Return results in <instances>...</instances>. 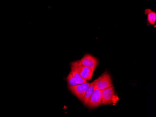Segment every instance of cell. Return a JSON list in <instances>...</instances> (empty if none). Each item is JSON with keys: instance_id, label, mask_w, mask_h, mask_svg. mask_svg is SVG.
<instances>
[{"instance_id": "277c9868", "label": "cell", "mask_w": 156, "mask_h": 117, "mask_svg": "<svg viewBox=\"0 0 156 117\" xmlns=\"http://www.w3.org/2000/svg\"><path fill=\"white\" fill-rule=\"evenodd\" d=\"M102 105L101 90L94 87L87 106L89 109L96 108Z\"/></svg>"}, {"instance_id": "3957f363", "label": "cell", "mask_w": 156, "mask_h": 117, "mask_svg": "<svg viewBox=\"0 0 156 117\" xmlns=\"http://www.w3.org/2000/svg\"><path fill=\"white\" fill-rule=\"evenodd\" d=\"M90 84V83L86 82L85 83L78 84L74 86H68V88L70 91L82 102L85 93Z\"/></svg>"}, {"instance_id": "5b68a950", "label": "cell", "mask_w": 156, "mask_h": 117, "mask_svg": "<svg viewBox=\"0 0 156 117\" xmlns=\"http://www.w3.org/2000/svg\"><path fill=\"white\" fill-rule=\"evenodd\" d=\"M102 104L107 105L113 104L115 98L114 87L113 86L101 90Z\"/></svg>"}, {"instance_id": "ba28073f", "label": "cell", "mask_w": 156, "mask_h": 117, "mask_svg": "<svg viewBox=\"0 0 156 117\" xmlns=\"http://www.w3.org/2000/svg\"><path fill=\"white\" fill-rule=\"evenodd\" d=\"M95 83V81H94L90 83L89 87H88L86 92L85 93V96H84V98H83V101H82V103H83V104L84 105H86L87 106L88 102H89L90 97H91V95H92V93H93V91L94 90Z\"/></svg>"}, {"instance_id": "52a82bcc", "label": "cell", "mask_w": 156, "mask_h": 117, "mask_svg": "<svg viewBox=\"0 0 156 117\" xmlns=\"http://www.w3.org/2000/svg\"><path fill=\"white\" fill-rule=\"evenodd\" d=\"M144 14L147 15V22L149 25H154L156 22V13L150 9H146Z\"/></svg>"}, {"instance_id": "7a4b0ae2", "label": "cell", "mask_w": 156, "mask_h": 117, "mask_svg": "<svg viewBox=\"0 0 156 117\" xmlns=\"http://www.w3.org/2000/svg\"><path fill=\"white\" fill-rule=\"evenodd\" d=\"M94 87L99 90H102L113 86L112 78L107 71H105L98 79L95 80Z\"/></svg>"}, {"instance_id": "9c48e42d", "label": "cell", "mask_w": 156, "mask_h": 117, "mask_svg": "<svg viewBox=\"0 0 156 117\" xmlns=\"http://www.w3.org/2000/svg\"><path fill=\"white\" fill-rule=\"evenodd\" d=\"M73 76L74 77L75 81L78 84H81L85 83L87 82V81L83 79L80 75L79 72H78L76 69L72 65H71V71Z\"/></svg>"}, {"instance_id": "8992f818", "label": "cell", "mask_w": 156, "mask_h": 117, "mask_svg": "<svg viewBox=\"0 0 156 117\" xmlns=\"http://www.w3.org/2000/svg\"><path fill=\"white\" fill-rule=\"evenodd\" d=\"M81 64L94 71L98 64V60L96 57L89 54L84 55L80 60Z\"/></svg>"}, {"instance_id": "6da1fadb", "label": "cell", "mask_w": 156, "mask_h": 117, "mask_svg": "<svg viewBox=\"0 0 156 117\" xmlns=\"http://www.w3.org/2000/svg\"><path fill=\"white\" fill-rule=\"evenodd\" d=\"M79 73L80 76L85 80H90L92 79L94 71L81 64L80 60L74 61L71 64Z\"/></svg>"}, {"instance_id": "30bf717a", "label": "cell", "mask_w": 156, "mask_h": 117, "mask_svg": "<svg viewBox=\"0 0 156 117\" xmlns=\"http://www.w3.org/2000/svg\"><path fill=\"white\" fill-rule=\"evenodd\" d=\"M67 82L68 83V86H73L74 85H77L78 84L76 83L74 79V77L73 76L71 72H70L69 74H68V76H67Z\"/></svg>"}]
</instances>
